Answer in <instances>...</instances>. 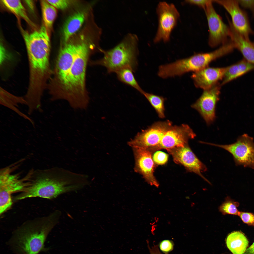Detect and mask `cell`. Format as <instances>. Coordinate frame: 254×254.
<instances>
[{"instance_id": "obj_15", "label": "cell", "mask_w": 254, "mask_h": 254, "mask_svg": "<svg viewBox=\"0 0 254 254\" xmlns=\"http://www.w3.org/2000/svg\"><path fill=\"white\" fill-rule=\"evenodd\" d=\"M221 85L217 83L204 90L201 96L191 106L201 115L207 124L213 122L215 118V108L219 99Z\"/></svg>"}, {"instance_id": "obj_7", "label": "cell", "mask_w": 254, "mask_h": 254, "mask_svg": "<svg viewBox=\"0 0 254 254\" xmlns=\"http://www.w3.org/2000/svg\"><path fill=\"white\" fill-rule=\"evenodd\" d=\"M77 47V44L68 43L60 48L48 82L52 89L59 90L63 86L74 61Z\"/></svg>"}, {"instance_id": "obj_1", "label": "cell", "mask_w": 254, "mask_h": 254, "mask_svg": "<svg viewBox=\"0 0 254 254\" xmlns=\"http://www.w3.org/2000/svg\"><path fill=\"white\" fill-rule=\"evenodd\" d=\"M32 171L28 185L16 197V200L37 197L52 199L80 188V178L77 173L58 167Z\"/></svg>"}, {"instance_id": "obj_9", "label": "cell", "mask_w": 254, "mask_h": 254, "mask_svg": "<svg viewBox=\"0 0 254 254\" xmlns=\"http://www.w3.org/2000/svg\"><path fill=\"white\" fill-rule=\"evenodd\" d=\"M228 151L232 155L235 164L254 169V143L253 137L247 134L239 136L235 143L228 145H219L204 142Z\"/></svg>"}, {"instance_id": "obj_25", "label": "cell", "mask_w": 254, "mask_h": 254, "mask_svg": "<svg viewBox=\"0 0 254 254\" xmlns=\"http://www.w3.org/2000/svg\"><path fill=\"white\" fill-rule=\"evenodd\" d=\"M133 71L130 68H125L119 70L116 73L119 80L136 89L142 94L144 91L135 79L133 73Z\"/></svg>"}, {"instance_id": "obj_8", "label": "cell", "mask_w": 254, "mask_h": 254, "mask_svg": "<svg viewBox=\"0 0 254 254\" xmlns=\"http://www.w3.org/2000/svg\"><path fill=\"white\" fill-rule=\"evenodd\" d=\"M9 167L1 170L0 174V206L5 209L10 208L12 204V194L22 192L29 184L28 174L21 179L17 174H12Z\"/></svg>"}, {"instance_id": "obj_12", "label": "cell", "mask_w": 254, "mask_h": 254, "mask_svg": "<svg viewBox=\"0 0 254 254\" xmlns=\"http://www.w3.org/2000/svg\"><path fill=\"white\" fill-rule=\"evenodd\" d=\"M172 126L169 120L155 122L149 128L138 133L128 143L132 148L149 149L158 145L163 135Z\"/></svg>"}, {"instance_id": "obj_20", "label": "cell", "mask_w": 254, "mask_h": 254, "mask_svg": "<svg viewBox=\"0 0 254 254\" xmlns=\"http://www.w3.org/2000/svg\"><path fill=\"white\" fill-rule=\"evenodd\" d=\"M254 69V65L244 59L227 67L221 85H224Z\"/></svg>"}, {"instance_id": "obj_19", "label": "cell", "mask_w": 254, "mask_h": 254, "mask_svg": "<svg viewBox=\"0 0 254 254\" xmlns=\"http://www.w3.org/2000/svg\"><path fill=\"white\" fill-rule=\"evenodd\" d=\"M229 27L230 39L235 48L241 52L245 60L254 65V46L252 42L239 34L232 24L229 25Z\"/></svg>"}, {"instance_id": "obj_24", "label": "cell", "mask_w": 254, "mask_h": 254, "mask_svg": "<svg viewBox=\"0 0 254 254\" xmlns=\"http://www.w3.org/2000/svg\"><path fill=\"white\" fill-rule=\"evenodd\" d=\"M40 4L44 25L48 31L52 28L56 16V11L46 0H41Z\"/></svg>"}, {"instance_id": "obj_31", "label": "cell", "mask_w": 254, "mask_h": 254, "mask_svg": "<svg viewBox=\"0 0 254 254\" xmlns=\"http://www.w3.org/2000/svg\"><path fill=\"white\" fill-rule=\"evenodd\" d=\"M51 5L55 8L64 10L68 8L70 5V1L66 0H46Z\"/></svg>"}, {"instance_id": "obj_22", "label": "cell", "mask_w": 254, "mask_h": 254, "mask_svg": "<svg viewBox=\"0 0 254 254\" xmlns=\"http://www.w3.org/2000/svg\"><path fill=\"white\" fill-rule=\"evenodd\" d=\"M226 243L228 249L233 254H244L248 246L249 242L242 232H233L228 236Z\"/></svg>"}, {"instance_id": "obj_35", "label": "cell", "mask_w": 254, "mask_h": 254, "mask_svg": "<svg viewBox=\"0 0 254 254\" xmlns=\"http://www.w3.org/2000/svg\"><path fill=\"white\" fill-rule=\"evenodd\" d=\"M210 0H186V2L198 6L205 8L207 4Z\"/></svg>"}, {"instance_id": "obj_18", "label": "cell", "mask_w": 254, "mask_h": 254, "mask_svg": "<svg viewBox=\"0 0 254 254\" xmlns=\"http://www.w3.org/2000/svg\"><path fill=\"white\" fill-rule=\"evenodd\" d=\"M227 68L208 67L194 72L191 77L196 87L204 90H206L218 83L219 81L222 80Z\"/></svg>"}, {"instance_id": "obj_6", "label": "cell", "mask_w": 254, "mask_h": 254, "mask_svg": "<svg viewBox=\"0 0 254 254\" xmlns=\"http://www.w3.org/2000/svg\"><path fill=\"white\" fill-rule=\"evenodd\" d=\"M235 49L229 41L212 52L196 54L173 63L162 65L160 72L164 78L181 75L189 72L198 71L208 67L212 61L231 52Z\"/></svg>"}, {"instance_id": "obj_11", "label": "cell", "mask_w": 254, "mask_h": 254, "mask_svg": "<svg viewBox=\"0 0 254 254\" xmlns=\"http://www.w3.org/2000/svg\"><path fill=\"white\" fill-rule=\"evenodd\" d=\"M210 0L204 9L209 29L208 44L212 47L223 45L228 42L230 33L229 26L226 24L217 13Z\"/></svg>"}, {"instance_id": "obj_23", "label": "cell", "mask_w": 254, "mask_h": 254, "mask_svg": "<svg viewBox=\"0 0 254 254\" xmlns=\"http://www.w3.org/2000/svg\"><path fill=\"white\" fill-rule=\"evenodd\" d=\"M3 5L9 10L19 17L25 20L33 28L36 25L29 17L26 10L20 0H2Z\"/></svg>"}, {"instance_id": "obj_39", "label": "cell", "mask_w": 254, "mask_h": 254, "mask_svg": "<svg viewBox=\"0 0 254 254\" xmlns=\"http://www.w3.org/2000/svg\"><path fill=\"white\" fill-rule=\"evenodd\" d=\"M252 44H253V45L254 46V42H252Z\"/></svg>"}, {"instance_id": "obj_37", "label": "cell", "mask_w": 254, "mask_h": 254, "mask_svg": "<svg viewBox=\"0 0 254 254\" xmlns=\"http://www.w3.org/2000/svg\"><path fill=\"white\" fill-rule=\"evenodd\" d=\"M24 2L29 11L33 13L35 10V5L34 2L32 0H25Z\"/></svg>"}, {"instance_id": "obj_13", "label": "cell", "mask_w": 254, "mask_h": 254, "mask_svg": "<svg viewBox=\"0 0 254 254\" xmlns=\"http://www.w3.org/2000/svg\"><path fill=\"white\" fill-rule=\"evenodd\" d=\"M223 6L230 15L232 25L236 31L248 40L254 34L246 12L240 7L238 0H213Z\"/></svg>"}, {"instance_id": "obj_21", "label": "cell", "mask_w": 254, "mask_h": 254, "mask_svg": "<svg viewBox=\"0 0 254 254\" xmlns=\"http://www.w3.org/2000/svg\"><path fill=\"white\" fill-rule=\"evenodd\" d=\"M85 19V14L81 12H77L67 18L63 28V38L65 42L79 29Z\"/></svg>"}, {"instance_id": "obj_26", "label": "cell", "mask_w": 254, "mask_h": 254, "mask_svg": "<svg viewBox=\"0 0 254 254\" xmlns=\"http://www.w3.org/2000/svg\"><path fill=\"white\" fill-rule=\"evenodd\" d=\"M143 94L147 98L155 110L159 117L163 118L164 117V98L162 96L144 91Z\"/></svg>"}, {"instance_id": "obj_27", "label": "cell", "mask_w": 254, "mask_h": 254, "mask_svg": "<svg viewBox=\"0 0 254 254\" xmlns=\"http://www.w3.org/2000/svg\"><path fill=\"white\" fill-rule=\"evenodd\" d=\"M239 205L238 202L234 201L228 197L220 206L219 209L223 215L230 214L238 216L239 211L237 207Z\"/></svg>"}, {"instance_id": "obj_34", "label": "cell", "mask_w": 254, "mask_h": 254, "mask_svg": "<svg viewBox=\"0 0 254 254\" xmlns=\"http://www.w3.org/2000/svg\"><path fill=\"white\" fill-rule=\"evenodd\" d=\"M238 0L240 6L245 8L249 9L251 11L254 18V0Z\"/></svg>"}, {"instance_id": "obj_17", "label": "cell", "mask_w": 254, "mask_h": 254, "mask_svg": "<svg viewBox=\"0 0 254 254\" xmlns=\"http://www.w3.org/2000/svg\"><path fill=\"white\" fill-rule=\"evenodd\" d=\"M132 148L135 159V171L142 175L150 185L158 187L159 184L154 175L155 165L150 151L148 149Z\"/></svg>"}, {"instance_id": "obj_32", "label": "cell", "mask_w": 254, "mask_h": 254, "mask_svg": "<svg viewBox=\"0 0 254 254\" xmlns=\"http://www.w3.org/2000/svg\"><path fill=\"white\" fill-rule=\"evenodd\" d=\"M238 216L244 223L254 226V214L252 213L239 211Z\"/></svg>"}, {"instance_id": "obj_28", "label": "cell", "mask_w": 254, "mask_h": 254, "mask_svg": "<svg viewBox=\"0 0 254 254\" xmlns=\"http://www.w3.org/2000/svg\"><path fill=\"white\" fill-rule=\"evenodd\" d=\"M0 94L3 96L16 107L18 106V105L19 104L27 105V103L24 97L15 95L1 87Z\"/></svg>"}, {"instance_id": "obj_10", "label": "cell", "mask_w": 254, "mask_h": 254, "mask_svg": "<svg viewBox=\"0 0 254 254\" xmlns=\"http://www.w3.org/2000/svg\"><path fill=\"white\" fill-rule=\"evenodd\" d=\"M158 20L155 43L168 41L171 32L176 26L179 14L175 5L165 2H160L156 8Z\"/></svg>"}, {"instance_id": "obj_30", "label": "cell", "mask_w": 254, "mask_h": 254, "mask_svg": "<svg viewBox=\"0 0 254 254\" xmlns=\"http://www.w3.org/2000/svg\"><path fill=\"white\" fill-rule=\"evenodd\" d=\"M174 244L173 241L169 240H165L159 243V247L160 250L165 254H168L173 250Z\"/></svg>"}, {"instance_id": "obj_16", "label": "cell", "mask_w": 254, "mask_h": 254, "mask_svg": "<svg viewBox=\"0 0 254 254\" xmlns=\"http://www.w3.org/2000/svg\"><path fill=\"white\" fill-rule=\"evenodd\" d=\"M166 149L171 155L175 163L182 165L188 171L198 175L210 183L202 174L206 171V167L197 158L188 144L183 147Z\"/></svg>"}, {"instance_id": "obj_29", "label": "cell", "mask_w": 254, "mask_h": 254, "mask_svg": "<svg viewBox=\"0 0 254 254\" xmlns=\"http://www.w3.org/2000/svg\"><path fill=\"white\" fill-rule=\"evenodd\" d=\"M0 104L13 110L19 116L28 120L32 123L33 126H34V123L32 120L27 115L22 112L16 107L0 94Z\"/></svg>"}, {"instance_id": "obj_2", "label": "cell", "mask_w": 254, "mask_h": 254, "mask_svg": "<svg viewBox=\"0 0 254 254\" xmlns=\"http://www.w3.org/2000/svg\"><path fill=\"white\" fill-rule=\"evenodd\" d=\"M61 214L56 210L48 215L24 222L12 233L7 242L16 254H39L46 252L44 243L51 231L58 223Z\"/></svg>"}, {"instance_id": "obj_36", "label": "cell", "mask_w": 254, "mask_h": 254, "mask_svg": "<svg viewBox=\"0 0 254 254\" xmlns=\"http://www.w3.org/2000/svg\"><path fill=\"white\" fill-rule=\"evenodd\" d=\"M147 242L148 248L150 254H162L160 252L157 245H154L153 246L150 247L148 241H147Z\"/></svg>"}, {"instance_id": "obj_38", "label": "cell", "mask_w": 254, "mask_h": 254, "mask_svg": "<svg viewBox=\"0 0 254 254\" xmlns=\"http://www.w3.org/2000/svg\"><path fill=\"white\" fill-rule=\"evenodd\" d=\"M244 254H254V242L252 244L246 249Z\"/></svg>"}, {"instance_id": "obj_33", "label": "cell", "mask_w": 254, "mask_h": 254, "mask_svg": "<svg viewBox=\"0 0 254 254\" xmlns=\"http://www.w3.org/2000/svg\"><path fill=\"white\" fill-rule=\"evenodd\" d=\"M168 155L166 153L160 151H158L154 154L153 159L154 161L158 165L165 164L167 161Z\"/></svg>"}, {"instance_id": "obj_3", "label": "cell", "mask_w": 254, "mask_h": 254, "mask_svg": "<svg viewBox=\"0 0 254 254\" xmlns=\"http://www.w3.org/2000/svg\"><path fill=\"white\" fill-rule=\"evenodd\" d=\"M90 49L84 42L77 44L73 63L64 83L57 95L58 99L66 100L74 109H86L89 103L85 76Z\"/></svg>"}, {"instance_id": "obj_4", "label": "cell", "mask_w": 254, "mask_h": 254, "mask_svg": "<svg viewBox=\"0 0 254 254\" xmlns=\"http://www.w3.org/2000/svg\"><path fill=\"white\" fill-rule=\"evenodd\" d=\"M21 29L27 53L29 77L34 80H44L49 76L52 71L48 31L44 24L31 32Z\"/></svg>"}, {"instance_id": "obj_14", "label": "cell", "mask_w": 254, "mask_h": 254, "mask_svg": "<svg viewBox=\"0 0 254 254\" xmlns=\"http://www.w3.org/2000/svg\"><path fill=\"white\" fill-rule=\"evenodd\" d=\"M196 136L192 129L187 124L172 126L158 145L149 149L155 150L183 147L188 144L189 139H194Z\"/></svg>"}, {"instance_id": "obj_5", "label": "cell", "mask_w": 254, "mask_h": 254, "mask_svg": "<svg viewBox=\"0 0 254 254\" xmlns=\"http://www.w3.org/2000/svg\"><path fill=\"white\" fill-rule=\"evenodd\" d=\"M138 39L137 35L129 33L113 48L107 50L102 49L103 58L93 62V64L103 66L109 73H116L125 68L134 71L137 66Z\"/></svg>"}]
</instances>
